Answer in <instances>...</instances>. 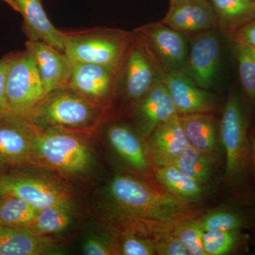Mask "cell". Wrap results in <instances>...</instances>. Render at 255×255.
Segmentation results:
<instances>
[{
    "instance_id": "9",
    "label": "cell",
    "mask_w": 255,
    "mask_h": 255,
    "mask_svg": "<svg viewBox=\"0 0 255 255\" xmlns=\"http://www.w3.org/2000/svg\"><path fill=\"white\" fill-rule=\"evenodd\" d=\"M133 31L141 37L164 73L184 71L189 50L182 33L161 21L140 26Z\"/></svg>"
},
{
    "instance_id": "42",
    "label": "cell",
    "mask_w": 255,
    "mask_h": 255,
    "mask_svg": "<svg viewBox=\"0 0 255 255\" xmlns=\"http://www.w3.org/2000/svg\"><path fill=\"white\" fill-rule=\"evenodd\" d=\"M252 1H255V0H252Z\"/></svg>"
},
{
    "instance_id": "16",
    "label": "cell",
    "mask_w": 255,
    "mask_h": 255,
    "mask_svg": "<svg viewBox=\"0 0 255 255\" xmlns=\"http://www.w3.org/2000/svg\"><path fill=\"white\" fill-rule=\"evenodd\" d=\"M35 62L47 93L68 87L73 63L64 52L39 41L26 42Z\"/></svg>"
},
{
    "instance_id": "17",
    "label": "cell",
    "mask_w": 255,
    "mask_h": 255,
    "mask_svg": "<svg viewBox=\"0 0 255 255\" xmlns=\"http://www.w3.org/2000/svg\"><path fill=\"white\" fill-rule=\"evenodd\" d=\"M181 33H198L217 27L210 0H169L167 14L160 21Z\"/></svg>"
},
{
    "instance_id": "13",
    "label": "cell",
    "mask_w": 255,
    "mask_h": 255,
    "mask_svg": "<svg viewBox=\"0 0 255 255\" xmlns=\"http://www.w3.org/2000/svg\"><path fill=\"white\" fill-rule=\"evenodd\" d=\"M176 114L170 94L161 81L134 104L132 119L136 131L147 139L159 124Z\"/></svg>"
},
{
    "instance_id": "8",
    "label": "cell",
    "mask_w": 255,
    "mask_h": 255,
    "mask_svg": "<svg viewBox=\"0 0 255 255\" xmlns=\"http://www.w3.org/2000/svg\"><path fill=\"white\" fill-rule=\"evenodd\" d=\"M125 95L134 104L156 84L162 81V69L141 37L133 31L122 70Z\"/></svg>"
},
{
    "instance_id": "14",
    "label": "cell",
    "mask_w": 255,
    "mask_h": 255,
    "mask_svg": "<svg viewBox=\"0 0 255 255\" xmlns=\"http://www.w3.org/2000/svg\"><path fill=\"white\" fill-rule=\"evenodd\" d=\"M162 82L170 94L179 115L213 113L217 110L216 97L198 86L184 72H163Z\"/></svg>"
},
{
    "instance_id": "18",
    "label": "cell",
    "mask_w": 255,
    "mask_h": 255,
    "mask_svg": "<svg viewBox=\"0 0 255 255\" xmlns=\"http://www.w3.org/2000/svg\"><path fill=\"white\" fill-rule=\"evenodd\" d=\"M107 136L112 148L127 165L139 173H148L153 164L145 139L135 129L114 124L107 130Z\"/></svg>"
},
{
    "instance_id": "30",
    "label": "cell",
    "mask_w": 255,
    "mask_h": 255,
    "mask_svg": "<svg viewBox=\"0 0 255 255\" xmlns=\"http://www.w3.org/2000/svg\"><path fill=\"white\" fill-rule=\"evenodd\" d=\"M172 233L187 248L190 255H206L203 247L204 231L200 216L182 221L174 228Z\"/></svg>"
},
{
    "instance_id": "4",
    "label": "cell",
    "mask_w": 255,
    "mask_h": 255,
    "mask_svg": "<svg viewBox=\"0 0 255 255\" xmlns=\"http://www.w3.org/2000/svg\"><path fill=\"white\" fill-rule=\"evenodd\" d=\"M132 36L133 31L115 28H96L65 32L64 53L73 63L97 64L119 73Z\"/></svg>"
},
{
    "instance_id": "33",
    "label": "cell",
    "mask_w": 255,
    "mask_h": 255,
    "mask_svg": "<svg viewBox=\"0 0 255 255\" xmlns=\"http://www.w3.org/2000/svg\"><path fill=\"white\" fill-rule=\"evenodd\" d=\"M155 241L156 255H188V251L184 244L172 232L165 233Z\"/></svg>"
},
{
    "instance_id": "5",
    "label": "cell",
    "mask_w": 255,
    "mask_h": 255,
    "mask_svg": "<svg viewBox=\"0 0 255 255\" xmlns=\"http://www.w3.org/2000/svg\"><path fill=\"white\" fill-rule=\"evenodd\" d=\"M102 108L69 87L47 94L27 120L39 129L59 127L86 132L95 127Z\"/></svg>"
},
{
    "instance_id": "3",
    "label": "cell",
    "mask_w": 255,
    "mask_h": 255,
    "mask_svg": "<svg viewBox=\"0 0 255 255\" xmlns=\"http://www.w3.org/2000/svg\"><path fill=\"white\" fill-rule=\"evenodd\" d=\"M83 132L59 127L39 129L31 124L33 166L46 167L67 177L89 173L94 156Z\"/></svg>"
},
{
    "instance_id": "21",
    "label": "cell",
    "mask_w": 255,
    "mask_h": 255,
    "mask_svg": "<svg viewBox=\"0 0 255 255\" xmlns=\"http://www.w3.org/2000/svg\"><path fill=\"white\" fill-rule=\"evenodd\" d=\"M180 117L191 145L216 160L219 152V137L212 113L190 114Z\"/></svg>"
},
{
    "instance_id": "31",
    "label": "cell",
    "mask_w": 255,
    "mask_h": 255,
    "mask_svg": "<svg viewBox=\"0 0 255 255\" xmlns=\"http://www.w3.org/2000/svg\"><path fill=\"white\" fill-rule=\"evenodd\" d=\"M119 255H155V241L151 238L130 233L122 234V241L119 245Z\"/></svg>"
},
{
    "instance_id": "28",
    "label": "cell",
    "mask_w": 255,
    "mask_h": 255,
    "mask_svg": "<svg viewBox=\"0 0 255 255\" xmlns=\"http://www.w3.org/2000/svg\"><path fill=\"white\" fill-rule=\"evenodd\" d=\"M216 159L191 146L182 152L172 165L196 182L206 186L211 180Z\"/></svg>"
},
{
    "instance_id": "6",
    "label": "cell",
    "mask_w": 255,
    "mask_h": 255,
    "mask_svg": "<svg viewBox=\"0 0 255 255\" xmlns=\"http://www.w3.org/2000/svg\"><path fill=\"white\" fill-rule=\"evenodd\" d=\"M47 94L31 53L26 50L14 55L5 85L9 112L28 119Z\"/></svg>"
},
{
    "instance_id": "40",
    "label": "cell",
    "mask_w": 255,
    "mask_h": 255,
    "mask_svg": "<svg viewBox=\"0 0 255 255\" xmlns=\"http://www.w3.org/2000/svg\"><path fill=\"white\" fill-rule=\"evenodd\" d=\"M252 229H255V223L254 226H253V227L252 228Z\"/></svg>"
},
{
    "instance_id": "11",
    "label": "cell",
    "mask_w": 255,
    "mask_h": 255,
    "mask_svg": "<svg viewBox=\"0 0 255 255\" xmlns=\"http://www.w3.org/2000/svg\"><path fill=\"white\" fill-rule=\"evenodd\" d=\"M69 88L102 108L113 95L119 73L112 69L89 63H73Z\"/></svg>"
},
{
    "instance_id": "36",
    "label": "cell",
    "mask_w": 255,
    "mask_h": 255,
    "mask_svg": "<svg viewBox=\"0 0 255 255\" xmlns=\"http://www.w3.org/2000/svg\"><path fill=\"white\" fill-rule=\"evenodd\" d=\"M249 140L252 171L255 180V130L253 132H249Z\"/></svg>"
},
{
    "instance_id": "7",
    "label": "cell",
    "mask_w": 255,
    "mask_h": 255,
    "mask_svg": "<svg viewBox=\"0 0 255 255\" xmlns=\"http://www.w3.org/2000/svg\"><path fill=\"white\" fill-rule=\"evenodd\" d=\"M0 194L20 198L39 211L71 201L70 190L59 181L16 171L0 174Z\"/></svg>"
},
{
    "instance_id": "25",
    "label": "cell",
    "mask_w": 255,
    "mask_h": 255,
    "mask_svg": "<svg viewBox=\"0 0 255 255\" xmlns=\"http://www.w3.org/2000/svg\"><path fill=\"white\" fill-rule=\"evenodd\" d=\"M73 220L72 201L55 204L38 213L36 219L27 227L32 233L46 237L66 230Z\"/></svg>"
},
{
    "instance_id": "22",
    "label": "cell",
    "mask_w": 255,
    "mask_h": 255,
    "mask_svg": "<svg viewBox=\"0 0 255 255\" xmlns=\"http://www.w3.org/2000/svg\"><path fill=\"white\" fill-rule=\"evenodd\" d=\"M248 206L238 203L211 210L200 216L204 231L251 230L255 223V206L248 209Z\"/></svg>"
},
{
    "instance_id": "12",
    "label": "cell",
    "mask_w": 255,
    "mask_h": 255,
    "mask_svg": "<svg viewBox=\"0 0 255 255\" xmlns=\"http://www.w3.org/2000/svg\"><path fill=\"white\" fill-rule=\"evenodd\" d=\"M213 30L201 32L192 40L184 71L198 86L205 90L214 85L219 68V39Z\"/></svg>"
},
{
    "instance_id": "37",
    "label": "cell",
    "mask_w": 255,
    "mask_h": 255,
    "mask_svg": "<svg viewBox=\"0 0 255 255\" xmlns=\"http://www.w3.org/2000/svg\"><path fill=\"white\" fill-rule=\"evenodd\" d=\"M1 1H4L6 4L9 5L11 9H14V11H18V12L17 5H16L15 0H1Z\"/></svg>"
},
{
    "instance_id": "29",
    "label": "cell",
    "mask_w": 255,
    "mask_h": 255,
    "mask_svg": "<svg viewBox=\"0 0 255 255\" xmlns=\"http://www.w3.org/2000/svg\"><path fill=\"white\" fill-rule=\"evenodd\" d=\"M238 53L240 79L243 90L252 103H255V48L233 39Z\"/></svg>"
},
{
    "instance_id": "23",
    "label": "cell",
    "mask_w": 255,
    "mask_h": 255,
    "mask_svg": "<svg viewBox=\"0 0 255 255\" xmlns=\"http://www.w3.org/2000/svg\"><path fill=\"white\" fill-rule=\"evenodd\" d=\"M155 178L166 191L188 202H199L207 189L172 164L156 167Z\"/></svg>"
},
{
    "instance_id": "24",
    "label": "cell",
    "mask_w": 255,
    "mask_h": 255,
    "mask_svg": "<svg viewBox=\"0 0 255 255\" xmlns=\"http://www.w3.org/2000/svg\"><path fill=\"white\" fill-rule=\"evenodd\" d=\"M217 18V27L232 34L255 19V1L252 0H210Z\"/></svg>"
},
{
    "instance_id": "19",
    "label": "cell",
    "mask_w": 255,
    "mask_h": 255,
    "mask_svg": "<svg viewBox=\"0 0 255 255\" xmlns=\"http://www.w3.org/2000/svg\"><path fill=\"white\" fill-rule=\"evenodd\" d=\"M23 18V31L29 41L48 43L65 50V32L55 28L43 9L42 0H15Z\"/></svg>"
},
{
    "instance_id": "2",
    "label": "cell",
    "mask_w": 255,
    "mask_h": 255,
    "mask_svg": "<svg viewBox=\"0 0 255 255\" xmlns=\"http://www.w3.org/2000/svg\"><path fill=\"white\" fill-rule=\"evenodd\" d=\"M249 132V119L243 102L236 94H231L219 124L220 140L226 155L224 182L243 204L255 206Z\"/></svg>"
},
{
    "instance_id": "20",
    "label": "cell",
    "mask_w": 255,
    "mask_h": 255,
    "mask_svg": "<svg viewBox=\"0 0 255 255\" xmlns=\"http://www.w3.org/2000/svg\"><path fill=\"white\" fill-rule=\"evenodd\" d=\"M0 252L2 255L57 254V247L49 238L26 228L0 226Z\"/></svg>"
},
{
    "instance_id": "26",
    "label": "cell",
    "mask_w": 255,
    "mask_h": 255,
    "mask_svg": "<svg viewBox=\"0 0 255 255\" xmlns=\"http://www.w3.org/2000/svg\"><path fill=\"white\" fill-rule=\"evenodd\" d=\"M251 236L243 231H206L203 247L206 255H236L248 248Z\"/></svg>"
},
{
    "instance_id": "1",
    "label": "cell",
    "mask_w": 255,
    "mask_h": 255,
    "mask_svg": "<svg viewBox=\"0 0 255 255\" xmlns=\"http://www.w3.org/2000/svg\"><path fill=\"white\" fill-rule=\"evenodd\" d=\"M111 218L122 234L155 240L179 223L199 216L196 203L160 191L138 178L114 176L107 187Z\"/></svg>"
},
{
    "instance_id": "10",
    "label": "cell",
    "mask_w": 255,
    "mask_h": 255,
    "mask_svg": "<svg viewBox=\"0 0 255 255\" xmlns=\"http://www.w3.org/2000/svg\"><path fill=\"white\" fill-rule=\"evenodd\" d=\"M0 159L8 167L33 166L31 124L11 112L0 117Z\"/></svg>"
},
{
    "instance_id": "32",
    "label": "cell",
    "mask_w": 255,
    "mask_h": 255,
    "mask_svg": "<svg viewBox=\"0 0 255 255\" xmlns=\"http://www.w3.org/2000/svg\"><path fill=\"white\" fill-rule=\"evenodd\" d=\"M83 254L87 255H119V246L99 236H89L82 246Z\"/></svg>"
},
{
    "instance_id": "39",
    "label": "cell",
    "mask_w": 255,
    "mask_h": 255,
    "mask_svg": "<svg viewBox=\"0 0 255 255\" xmlns=\"http://www.w3.org/2000/svg\"><path fill=\"white\" fill-rule=\"evenodd\" d=\"M9 112V111L0 110V117L5 115V114H8Z\"/></svg>"
},
{
    "instance_id": "41",
    "label": "cell",
    "mask_w": 255,
    "mask_h": 255,
    "mask_svg": "<svg viewBox=\"0 0 255 255\" xmlns=\"http://www.w3.org/2000/svg\"><path fill=\"white\" fill-rule=\"evenodd\" d=\"M1 195L0 194V200H1Z\"/></svg>"
},
{
    "instance_id": "27",
    "label": "cell",
    "mask_w": 255,
    "mask_h": 255,
    "mask_svg": "<svg viewBox=\"0 0 255 255\" xmlns=\"http://www.w3.org/2000/svg\"><path fill=\"white\" fill-rule=\"evenodd\" d=\"M39 210L26 201L11 195H1L0 226L25 228L36 219Z\"/></svg>"
},
{
    "instance_id": "38",
    "label": "cell",
    "mask_w": 255,
    "mask_h": 255,
    "mask_svg": "<svg viewBox=\"0 0 255 255\" xmlns=\"http://www.w3.org/2000/svg\"><path fill=\"white\" fill-rule=\"evenodd\" d=\"M9 168V167H8L7 166L2 162V160L0 159V174L4 173V172H6Z\"/></svg>"
},
{
    "instance_id": "34",
    "label": "cell",
    "mask_w": 255,
    "mask_h": 255,
    "mask_svg": "<svg viewBox=\"0 0 255 255\" xmlns=\"http://www.w3.org/2000/svg\"><path fill=\"white\" fill-rule=\"evenodd\" d=\"M13 57L14 55H11L0 60V110H1L9 111V106L5 95V85Z\"/></svg>"
},
{
    "instance_id": "35",
    "label": "cell",
    "mask_w": 255,
    "mask_h": 255,
    "mask_svg": "<svg viewBox=\"0 0 255 255\" xmlns=\"http://www.w3.org/2000/svg\"><path fill=\"white\" fill-rule=\"evenodd\" d=\"M231 36L233 39L244 42L255 48V19L238 28L233 32Z\"/></svg>"
},
{
    "instance_id": "15",
    "label": "cell",
    "mask_w": 255,
    "mask_h": 255,
    "mask_svg": "<svg viewBox=\"0 0 255 255\" xmlns=\"http://www.w3.org/2000/svg\"><path fill=\"white\" fill-rule=\"evenodd\" d=\"M147 139L150 159L156 167L173 164L191 146L179 114L159 124Z\"/></svg>"
}]
</instances>
